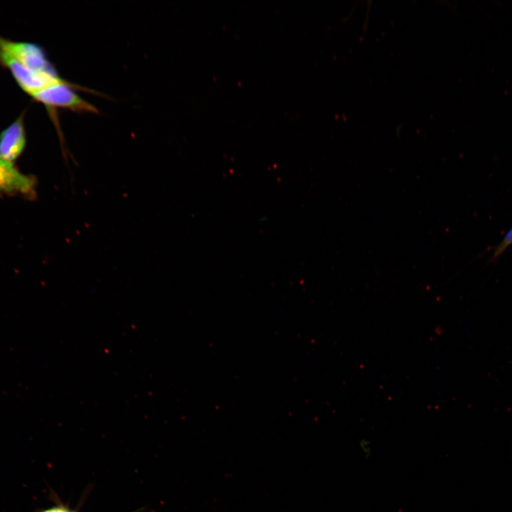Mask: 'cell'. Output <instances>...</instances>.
<instances>
[{
	"label": "cell",
	"instance_id": "3",
	"mask_svg": "<svg viewBox=\"0 0 512 512\" xmlns=\"http://www.w3.org/2000/svg\"><path fill=\"white\" fill-rule=\"evenodd\" d=\"M0 50L31 69L39 71L55 70L48 60L43 50L36 45L0 38Z\"/></svg>",
	"mask_w": 512,
	"mask_h": 512
},
{
	"label": "cell",
	"instance_id": "8",
	"mask_svg": "<svg viewBox=\"0 0 512 512\" xmlns=\"http://www.w3.org/2000/svg\"><path fill=\"white\" fill-rule=\"evenodd\" d=\"M40 512H73V511H70L65 506H57L51 507L48 509H45Z\"/></svg>",
	"mask_w": 512,
	"mask_h": 512
},
{
	"label": "cell",
	"instance_id": "6",
	"mask_svg": "<svg viewBox=\"0 0 512 512\" xmlns=\"http://www.w3.org/2000/svg\"><path fill=\"white\" fill-rule=\"evenodd\" d=\"M512 245V227L508 230L501 242L495 249L493 257L496 258Z\"/></svg>",
	"mask_w": 512,
	"mask_h": 512
},
{
	"label": "cell",
	"instance_id": "7",
	"mask_svg": "<svg viewBox=\"0 0 512 512\" xmlns=\"http://www.w3.org/2000/svg\"><path fill=\"white\" fill-rule=\"evenodd\" d=\"M359 444H360V448H361L363 454L365 456H369V454H370V450H371L370 444H369V442H367L366 439L361 441Z\"/></svg>",
	"mask_w": 512,
	"mask_h": 512
},
{
	"label": "cell",
	"instance_id": "2",
	"mask_svg": "<svg viewBox=\"0 0 512 512\" xmlns=\"http://www.w3.org/2000/svg\"><path fill=\"white\" fill-rule=\"evenodd\" d=\"M0 61L9 69L23 90L31 96L50 85L65 80L55 70L39 71L31 69L1 50Z\"/></svg>",
	"mask_w": 512,
	"mask_h": 512
},
{
	"label": "cell",
	"instance_id": "5",
	"mask_svg": "<svg viewBox=\"0 0 512 512\" xmlns=\"http://www.w3.org/2000/svg\"><path fill=\"white\" fill-rule=\"evenodd\" d=\"M26 134L21 119L10 124L0 134V159L13 163L23 152Z\"/></svg>",
	"mask_w": 512,
	"mask_h": 512
},
{
	"label": "cell",
	"instance_id": "1",
	"mask_svg": "<svg viewBox=\"0 0 512 512\" xmlns=\"http://www.w3.org/2000/svg\"><path fill=\"white\" fill-rule=\"evenodd\" d=\"M74 90L97 94L96 91L65 80L41 90L32 97L50 109L61 108L77 113H99L94 105L82 98Z\"/></svg>",
	"mask_w": 512,
	"mask_h": 512
},
{
	"label": "cell",
	"instance_id": "4",
	"mask_svg": "<svg viewBox=\"0 0 512 512\" xmlns=\"http://www.w3.org/2000/svg\"><path fill=\"white\" fill-rule=\"evenodd\" d=\"M36 184L34 177L21 173L13 163L0 159V193L33 196Z\"/></svg>",
	"mask_w": 512,
	"mask_h": 512
}]
</instances>
